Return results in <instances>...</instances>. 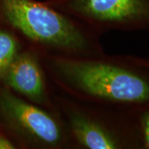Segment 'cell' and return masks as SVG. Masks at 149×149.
Wrapping results in <instances>:
<instances>
[{"mask_svg":"<svg viewBox=\"0 0 149 149\" xmlns=\"http://www.w3.org/2000/svg\"><path fill=\"white\" fill-rule=\"evenodd\" d=\"M67 117L70 131L82 147L90 149L118 148V139L95 118L75 109L68 110Z\"/></svg>","mask_w":149,"mask_h":149,"instance_id":"6","label":"cell"},{"mask_svg":"<svg viewBox=\"0 0 149 149\" xmlns=\"http://www.w3.org/2000/svg\"><path fill=\"white\" fill-rule=\"evenodd\" d=\"M0 113L11 129L28 144L56 148L65 142L64 129L53 114L9 90L0 91Z\"/></svg>","mask_w":149,"mask_h":149,"instance_id":"4","label":"cell"},{"mask_svg":"<svg viewBox=\"0 0 149 149\" xmlns=\"http://www.w3.org/2000/svg\"><path fill=\"white\" fill-rule=\"evenodd\" d=\"M5 20L27 41L61 56H93V40L68 15L35 0H0Z\"/></svg>","mask_w":149,"mask_h":149,"instance_id":"2","label":"cell"},{"mask_svg":"<svg viewBox=\"0 0 149 149\" xmlns=\"http://www.w3.org/2000/svg\"><path fill=\"white\" fill-rule=\"evenodd\" d=\"M19 51L16 37L8 31L0 29V80H3L8 70L14 61Z\"/></svg>","mask_w":149,"mask_h":149,"instance_id":"7","label":"cell"},{"mask_svg":"<svg viewBox=\"0 0 149 149\" xmlns=\"http://www.w3.org/2000/svg\"><path fill=\"white\" fill-rule=\"evenodd\" d=\"M15 148V145L9 139L0 133V149H13Z\"/></svg>","mask_w":149,"mask_h":149,"instance_id":"9","label":"cell"},{"mask_svg":"<svg viewBox=\"0 0 149 149\" xmlns=\"http://www.w3.org/2000/svg\"><path fill=\"white\" fill-rule=\"evenodd\" d=\"M46 65L70 95L95 103L139 104L149 101V81L139 73L91 56L49 55Z\"/></svg>","mask_w":149,"mask_h":149,"instance_id":"1","label":"cell"},{"mask_svg":"<svg viewBox=\"0 0 149 149\" xmlns=\"http://www.w3.org/2000/svg\"><path fill=\"white\" fill-rule=\"evenodd\" d=\"M3 80L28 101L38 105L48 104L42 69L36 55L31 52H18Z\"/></svg>","mask_w":149,"mask_h":149,"instance_id":"5","label":"cell"},{"mask_svg":"<svg viewBox=\"0 0 149 149\" xmlns=\"http://www.w3.org/2000/svg\"><path fill=\"white\" fill-rule=\"evenodd\" d=\"M142 127L143 131L144 143L146 148H149V112L145 113L142 118Z\"/></svg>","mask_w":149,"mask_h":149,"instance_id":"8","label":"cell"},{"mask_svg":"<svg viewBox=\"0 0 149 149\" xmlns=\"http://www.w3.org/2000/svg\"><path fill=\"white\" fill-rule=\"evenodd\" d=\"M56 8L99 30L149 28V0H59Z\"/></svg>","mask_w":149,"mask_h":149,"instance_id":"3","label":"cell"}]
</instances>
